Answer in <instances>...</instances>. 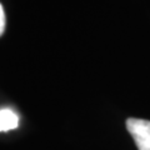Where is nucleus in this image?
<instances>
[{
  "label": "nucleus",
  "mask_w": 150,
  "mask_h": 150,
  "mask_svg": "<svg viewBox=\"0 0 150 150\" xmlns=\"http://www.w3.org/2000/svg\"><path fill=\"white\" fill-rule=\"evenodd\" d=\"M126 128L133 137L139 150H150V121L144 119L129 118Z\"/></svg>",
  "instance_id": "obj_1"
},
{
  "label": "nucleus",
  "mask_w": 150,
  "mask_h": 150,
  "mask_svg": "<svg viewBox=\"0 0 150 150\" xmlns=\"http://www.w3.org/2000/svg\"><path fill=\"white\" fill-rule=\"evenodd\" d=\"M18 126V115L10 109L0 110V131H8Z\"/></svg>",
  "instance_id": "obj_2"
},
{
  "label": "nucleus",
  "mask_w": 150,
  "mask_h": 150,
  "mask_svg": "<svg viewBox=\"0 0 150 150\" xmlns=\"http://www.w3.org/2000/svg\"><path fill=\"white\" fill-rule=\"evenodd\" d=\"M5 31V14H4V9L0 4V36Z\"/></svg>",
  "instance_id": "obj_3"
}]
</instances>
